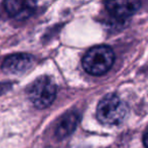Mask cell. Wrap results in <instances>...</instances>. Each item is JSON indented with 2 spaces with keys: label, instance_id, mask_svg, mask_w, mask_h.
Masks as SVG:
<instances>
[{
  "label": "cell",
  "instance_id": "277c9868",
  "mask_svg": "<svg viewBox=\"0 0 148 148\" xmlns=\"http://www.w3.org/2000/svg\"><path fill=\"white\" fill-rule=\"evenodd\" d=\"M107 11L117 19H126L141 7L140 0H105Z\"/></svg>",
  "mask_w": 148,
  "mask_h": 148
},
{
  "label": "cell",
  "instance_id": "5b68a950",
  "mask_svg": "<svg viewBox=\"0 0 148 148\" xmlns=\"http://www.w3.org/2000/svg\"><path fill=\"white\" fill-rule=\"evenodd\" d=\"M34 59L27 53H15L7 57L2 62V71L8 75H21L27 72Z\"/></svg>",
  "mask_w": 148,
  "mask_h": 148
},
{
  "label": "cell",
  "instance_id": "7a4b0ae2",
  "mask_svg": "<svg viewBox=\"0 0 148 148\" xmlns=\"http://www.w3.org/2000/svg\"><path fill=\"white\" fill-rule=\"evenodd\" d=\"M127 113V106L118 96L107 95L99 102L97 118L102 124L108 126L119 125L123 122Z\"/></svg>",
  "mask_w": 148,
  "mask_h": 148
},
{
  "label": "cell",
  "instance_id": "6da1fadb",
  "mask_svg": "<svg viewBox=\"0 0 148 148\" xmlns=\"http://www.w3.org/2000/svg\"><path fill=\"white\" fill-rule=\"evenodd\" d=\"M115 55L107 45H98L89 49L82 60L84 70L92 76H102L112 68Z\"/></svg>",
  "mask_w": 148,
  "mask_h": 148
},
{
  "label": "cell",
  "instance_id": "8992f818",
  "mask_svg": "<svg viewBox=\"0 0 148 148\" xmlns=\"http://www.w3.org/2000/svg\"><path fill=\"white\" fill-rule=\"evenodd\" d=\"M4 6L10 17L24 20L30 17L36 9L35 0H5Z\"/></svg>",
  "mask_w": 148,
  "mask_h": 148
},
{
  "label": "cell",
  "instance_id": "3957f363",
  "mask_svg": "<svg viewBox=\"0 0 148 148\" xmlns=\"http://www.w3.org/2000/svg\"><path fill=\"white\" fill-rule=\"evenodd\" d=\"M28 98L37 109H45L55 101L57 96V86L49 77L36 79L27 91Z\"/></svg>",
  "mask_w": 148,
  "mask_h": 148
},
{
  "label": "cell",
  "instance_id": "ba28073f",
  "mask_svg": "<svg viewBox=\"0 0 148 148\" xmlns=\"http://www.w3.org/2000/svg\"><path fill=\"white\" fill-rule=\"evenodd\" d=\"M143 143H144L145 148H148V131L145 133L144 137H143Z\"/></svg>",
  "mask_w": 148,
  "mask_h": 148
},
{
  "label": "cell",
  "instance_id": "52a82bcc",
  "mask_svg": "<svg viewBox=\"0 0 148 148\" xmlns=\"http://www.w3.org/2000/svg\"><path fill=\"white\" fill-rule=\"evenodd\" d=\"M80 116L77 112H70L66 114L59 122L56 128V136L58 139H64L70 136L78 126Z\"/></svg>",
  "mask_w": 148,
  "mask_h": 148
}]
</instances>
